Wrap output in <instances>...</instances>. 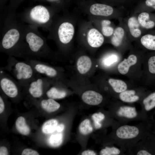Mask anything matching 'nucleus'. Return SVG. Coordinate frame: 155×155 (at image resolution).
I'll return each instance as SVG.
<instances>
[{"label":"nucleus","instance_id":"f257e3e1","mask_svg":"<svg viewBox=\"0 0 155 155\" xmlns=\"http://www.w3.org/2000/svg\"><path fill=\"white\" fill-rule=\"evenodd\" d=\"M16 12L8 13L0 19V52L8 56L18 57L24 39V24Z\"/></svg>","mask_w":155,"mask_h":155},{"label":"nucleus","instance_id":"f03ea898","mask_svg":"<svg viewBox=\"0 0 155 155\" xmlns=\"http://www.w3.org/2000/svg\"><path fill=\"white\" fill-rule=\"evenodd\" d=\"M53 52L48 46L46 38L38 28L24 24V39L19 57L25 60L48 59Z\"/></svg>","mask_w":155,"mask_h":155},{"label":"nucleus","instance_id":"7ed1b4c3","mask_svg":"<svg viewBox=\"0 0 155 155\" xmlns=\"http://www.w3.org/2000/svg\"><path fill=\"white\" fill-rule=\"evenodd\" d=\"M78 21L76 14L70 13L68 11L63 12L62 15L57 14L48 30L47 38L55 41L61 52H64L73 41Z\"/></svg>","mask_w":155,"mask_h":155},{"label":"nucleus","instance_id":"20e7f679","mask_svg":"<svg viewBox=\"0 0 155 155\" xmlns=\"http://www.w3.org/2000/svg\"><path fill=\"white\" fill-rule=\"evenodd\" d=\"M59 12L56 9L51 5L39 4L26 9L18 16L23 23L48 30Z\"/></svg>","mask_w":155,"mask_h":155},{"label":"nucleus","instance_id":"39448f33","mask_svg":"<svg viewBox=\"0 0 155 155\" xmlns=\"http://www.w3.org/2000/svg\"><path fill=\"white\" fill-rule=\"evenodd\" d=\"M15 57L9 56L6 65L0 69L10 73L22 88L39 74L28 61H19Z\"/></svg>","mask_w":155,"mask_h":155},{"label":"nucleus","instance_id":"423d86ee","mask_svg":"<svg viewBox=\"0 0 155 155\" xmlns=\"http://www.w3.org/2000/svg\"><path fill=\"white\" fill-rule=\"evenodd\" d=\"M77 34L78 40L91 48L100 47L104 41V36L89 20H79Z\"/></svg>","mask_w":155,"mask_h":155},{"label":"nucleus","instance_id":"0eeeda50","mask_svg":"<svg viewBox=\"0 0 155 155\" xmlns=\"http://www.w3.org/2000/svg\"><path fill=\"white\" fill-rule=\"evenodd\" d=\"M52 83L51 80L40 75L32 79L22 88L34 98H40Z\"/></svg>","mask_w":155,"mask_h":155},{"label":"nucleus","instance_id":"6e6552de","mask_svg":"<svg viewBox=\"0 0 155 155\" xmlns=\"http://www.w3.org/2000/svg\"><path fill=\"white\" fill-rule=\"evenodd\" d=\"M1 90L7 96L12 98H17L20 90L22 88L19 83L5 71L0 69Z\"/></svg>","mask_w":155,"mask_h":155},{"label":"nucleus","instance_id":"1a4fd4ad","mask_svg":"<svg viewBox=\"0 0 155 155\" xmlns=\"http://www.w3.org/2000/svg\"><path fill=\"white\" fill-rule=\"evenodd\" d=\"M88 18L104 36H111L114 29L110 20L104 18L95 17L90 16H88Z\"/></svg>","mask_w":155,"mask_h":155},{"label":"nucleus","instance_id":"9d476101","mask_svg":"<svg viewBox=\"0 0 155 155\" xmlns=\"http://www.w3.org/2000/svg\"><path fill=\"white\" fill-rule=\"evenodd\" d=\"M139 131L138 129L134 126L123 125L117 130L116 134L119 138L122 139H130L137 137Z\"/></svg>","mask_w":155,"mask_h":155},{"label":"nucleus","instance_id":"9b49d317","mask_svg":"<svg viewBox=\"0 0 155 155\" xmlns=\"http://www.w3.org/2000/svg\"><path fill=\"white\" fill-rule=\"evenodd\" d=\"M82 100L86 104L91 105L100 104L103 100L102 95L95 91L89 90L85 91L82 96Z\"/></svg>","mask_w":155,"mask_h":155},{"label":"nucleus","instance_id":"f8f14e48","mask_svg":"<svg viewBox=\"0 0 155 155\" xmlns=\"http://www.w3.org/2000/svg\"><path fill=\"white\" fill-rule=\"evenodd\" d=\"M33 1L46 2L56 9L59 12H65L72 3L71 0H32Z\"/></svg>","mask_w":155,"mask_h":155},{"label":"nucleus","instance_id":"ddd939ff","mask_svg":"<svg viewBox=\"0 0 155 155\" xmlns=\"http://www.w3.org/2000/svg\"><path fill=\"white\" fill-rule=\"evenodd\" d=\"M147 12H143L138 16L137 20L140 25L147 29H151L155 26V16H152Z\"/></svg>","mask_w":155,"mask_h":155},{"label":"nucleus","instance_id":"4468645a","mask_svg":"<svg viewBox=\"0 0 155 155\" xmlns=\"http://www.w3.org/2000/svg\"><path fill=\"white\" fill-rule=\"evenodd\" d=\"M137 61V58L135 55H130L127 59H124L119 64L118 66L119 71L123 75L126 74L130 67L135 64Z\"/></svg>","mask_w":155,"mask_h":155},{"label":"nucleus","instance_id":"2eb2a0df","mask_svg":"<svg viewBox=\"0 0 155 155\" xmlns=\"http://www.w3.org/2000/svg\"><path fill=\"white\" fill-rule=\"evenodd\" d=\"M77 67L78 71L81 74H84L90 69L92 61L90 58L86 55L80 56L77 61Z\"/></svg>","mask_w":155,"mask_h":155},{"label":"nucleus","instance_id":"dca6fc26","mask_svg":"<svg viewBox=\"0 0 155 155\" xmlns=\"http://www.w3.org/2000/svg\"><path fill=\"white\" fill-rule=\"evenodd\" d=\"M50 87V86L45 93L47 98L53 99H61L65 98L66 96L67 92L64 90L55 86Z\"/></svg>","mask_w":155,"mask_h":155},{"label":"nucleus","instance_id":"f3484780","mask_svg":"<svg viewBox=\"0 0 155 155\" xmlns=\"http://www.w3.org/2000/svg\"><path fill=\"white\" fill-rule=\"evenodd\" d=\"M42 108L48 112H55L60 107V104L54 99L48 98L42 100L40 102Z\"/></svg>","mask_w":155,"mask_h":155},{"label":"nucleus","instance_id":"a211bd4d","mask_svg":"<svg viewBox=\"0 0 155 155\" xmlns=\"http://www.w3.org/2000/svg\"><path fill=\"white\" fill-rule=\"evenodd\" d=\"M127 25L130 32L133 37L138 38L140 36L141 31L140 28V25L135 17L129 18L128 20Z\"/></svg>","mask_w":155,"mask_h":155},{"label":"nucleus","instance_id":"6ab92c4d","mask_svg":"<svg viewBox=\"0 0 155 155\" xmlns=\"http://www.w3.org/2000/svg\"><path fill=\"white\" fill-rule=\"evenodd\" d=\"M124 34V30L122 28L118 27L116 28L111 38L112 44L115 47L119 46L121 44Z\"/></svg>","mask_w":155,"mask_h":155},{"label":"nucleus","instance_id":"aec40b11","mask_svg":"<svg viewBox=\"0 0 155 155\" xmlns=\"http://www.w3.org/2000/svg\"><path fill=\"white\" fill-rule=\"evenodd\" d=\"M140 41L142 44L146 49L155 51V34H146L142 37Z\"/></svg>","mask_w":155,"mask_h":155},{"label":"nucleus","instance_id":"412c9836","mask_svg":"<svg viewBox=\"0 0 155 155\" xmlns=\"http://www.w3.org/2000/svg\"><path fill=\"white\" fill-rule=\"evenodd\" d=\"M15 125L17 130L20 134L28 135L30 133V128L23 117L20 116L18 118L16 121Z\"/></svg>","mask_w":155,"mask_h":155},{"label":"nucleus","instance_id":"4be33fe9","mask_svg":"<svg viewBox=\"0 0 155 155\" xmlns=\"http://www.w3.org/2000/svg\"><path fill=\"white\" fill-rule=\"evenodd\" d=\"M117 114L119 116L129 118H133L137 115L135 107L126 106L121 107L117 111Z\"/></svg>","mask_w":155,"mask_h":155},{"label":"nucleus","instance_id":"5701e85b","mask_svg":"<svg viewBox=\"0 0 155 155\" xmlns=\"http://www.w3.org/2000/svg\"><path fill=\"white\" fill-rule=\"evenodd\" d=\"M135 92L133 90H125L121 92L119 97L123 101L127 102H132L137 101L139 99L138 96L135 95Z\"/></svg>","mask_w":155,"mask_h":155},{"label":"nucleus","instance_id":"b1692460","mask_svg":"<svg viewBox=\"0 0 155 155\" xmlns=\"http://www.w3.org/2000/svg\"><path fill=\"white\" fill-rule=\"evenodd\" d=\"M108 82L116 92L121 93L126 90L127 88L126 84L121 80L110 78Z\"/></svg>","mask_w":155,"mask_h":155},{"label":"nucleus","instance_id":"393cba45","mask_svg":"<svg viewBox=\"0 0 155 155\" xmlns=\"http://www.w3.org/2000/svg\"><path fill=\"white\" fill-rule=\"evenodd\" d=\"M58 125L57 120L55 119L49 120L45 122L43 125L42 130L45 134H49L54 132L56 130Z\"/></svg>","mask_w":155,"mask_h":155},{"label":"nucleus","instance_id":"a878e982","mask_svg":"<svg viewBox=\"0 0 155 155\" xmlns=\"http://www.w3.org/2000/svg\"><path fill=\"white\" fill-rule=\"evenodd\" d=\"M25 0H10L8 5L6 6L2 12L1 13L2 16H5L11 12H16L21 4Z\"/></svg>","mask_w":155,"mask_h":155},{"label":"nucleus","instance_id":"bb28decb","mask_svg":"<svg viewBox=\"0 0 155 155\" xmlns=\"http://www.w3.org/2000/svg\"><path fill=\"white\" fill-rule=\"evenodd\" d=\"M79 129L80 133L84 135L90 134L93 130L90 121L88 119L84 120L81 123Z\"/></svg>","mask_w":155,"mask_h":155},{"label":"nucleus","instance_id":"cd10ccee","mask_svg":"<svg viewBox=\"0 0 155 155\" xmlns=\"http://www.w3.org/2000/svg\"><path fill=\"white\" fill-rule=\"evenodd\" d=\"M63 141V134L59 133L51 135L48 139V142L50 146L55 147L60 146L62 143Z\"/></svg>","mask_w":155,"mask_h":155},{"label":"nucleus","instance_id":"c85d7f7f","mask_svg":"<svg viewBox=\"0 0 155 155\" xmlns=\"http://www.w3.org/2000/svg\"><path fill=\"white\" fill-rule=\"evenodd\" d=\"M92 117L95 128L97 129L101 128L102 125L100 122L104 119V115L101 112L96 113L92 115Z\"/></svg>","mask_w":155,"mask_h":155},{"label":"nucleus","instance_id":"c756f323","mask_svg":"<svg viewBox=\"0 0 155 155\" xmlns=\"http://www.w3.org/2000/svg\"><path fill=\"white\" fill-rule=\"evenodd\" d=\"M120 152L119 150L115 147H106L101 150L100 154L101 155H117Z\"/></svg>","mask_w":155,"mask_h":155},{"label":"nucleus","instance_id":"7c9ffc66","mask_svg":"<svg viewBox=\"0 0 155 155\" xmlns=\"http://www.w3.org/2000/svg\"><path fill=\"white\" fill-rule=\"evenodd\" d=\"M118 60V57L116 55L111 54L107 55L103 60V63L106 66H110L116 62Z\"/></svg>","mask_w":155,"mask_h":155},{"label":"nucleus","instance_id":"2f4dec72","mask_svg":"<svg viewBox=\"0 0 155 155\" xmlns=\"http://www.w3.org/2000/svg\"><path fill=\"white\" fill-rule=\"evenodd\" d=\"M148 63L149 72L151 74L155 75V55L150 57Z\"/></svg>","mask_w":155,"mask_h":155},{"label":"nucleus","instance_id":"473e14b6","mask_svg":"<svg viewBox=\"0 0 155 155\" xmlns=\"http://www.w3.org/2000/svg\"><path fill=\"white\" fill-rule=\"evenodd\" d=\"M143 102L144 105L146 104H155V92L151 93L145 98L143 100Z\"/></svg>","mask_w":155,"mask_h":155},{"label":"nucleus","instance_id":"72a5a7b5","mask_svg":"<svg viewBox=\"0 0 155 155\" xmlns=\"http://www.w3.org/2000/svg\"><path fill=\"white\" fill-rule=\"evenodd\" d=\"M97 2L104 3L111 6L121 3L123 0H95Z\"/></svg>","mask_w":155,"mask_h":155},{"label":"nucleus","instance_id":"f704fd0d","mask_svg":"<svg viewBox=\"0 0 155 155\" xmlns=\"http://www.w3.org/2000/svg\"><path fill=\"white\" fill-rule=\"evenodd\" d=\"M144 5L149 9L155 10V0H146Z\"/></svg>","mask_w":155,"mask_h":155},{"label":"nucleus","instance_id":"c9c22d12","mask_svg":"<svg viewBox=\"0 0 155 155\" xmlns=\"http://www.w3.org/2000/svg\"><path fill=\"white\" fill-rule=\"evenodd\" d=\"M22 155H39L38 153L36 150L30 148H26L24 150Z\"/></svg>","mask_w":155,"mask_h":155},{"label":"nucleus","instance_id":"e433bc0d","mask_svg":"<svg viewBox=\"0 0 155 155\" xmlns=\"http://www.w3.org/2000/svg\"><path fill=\"white\" fill-rule=\"evenodd\" d=\"M10 0H0V13H1L6 7V4L8 1Z\"/></svg>","mask_w":155,"mask_h":155},{"label":"nucleus","instance_id":"4c0bfd02","mask_svg":"<svg viewBox=\"0 0 155 155\" xmlns=\"http://www.w3.org/2000/svg\"><path fill=\"white\" fill-rule=\"evenodd\" d=\"M5 104L3 98L1 96H0V113H2L4 110Z\"/></svg>","mask_w":155,"mask_h":155},{"label":"nucleus","instance_id":"58836bf2","mask_svg":"<svg viewBox=\"0 0 155 155\" xmlns=\"http://www.w3.org/2000/svg\"><path fill=\"white\" fill-rule=\"evenodd\" d=\"M82 155H96V153L94 151L88 150L83 151L81 153Z\"/></svg>","mask_w":155,"mask_h":155},{"label":"nucleus","instance_id":"ea45409f","mask_svg":"<svg viewBox=\"0 0 155 155\" xmlns=\"http://www.w3.org/2000/svg\"><path fill=\"white\" fill-rule=\"evenodd\" d=\"M8 151L7 148L5 146H1L0 148V155H8Z\"/></svg>","mask_w":155,"mask_h":155},{"label":"nucleus","instance_id":"a19ab883","mask_svg":"<svg viewBox=\"0 0 155 155\" xmlns=\"http://www.w3.org/2000/svg\"><path fill=\"white\" fill-rule=\"evenodd\" d=\"M65 126L63 124H61L57 125L56 130L58 132L60 133L64 129Z\"/></svg>","mask_w":155,"mask_h":155},{"label":"nucleus","instance_id":"79ce46f5","mask_svg":"<svg viewBox=\"0 0 155 155\" xmlns=\"http://www.w3.org/2000/svg\"><path fill=\"white\" fill-rule=\"evenodd\" d=\"M137 155H151V154L147 151L145 150H142L138 152Z\"/></svg>","mask_w":155,"mask_h":155}]
</instances>
